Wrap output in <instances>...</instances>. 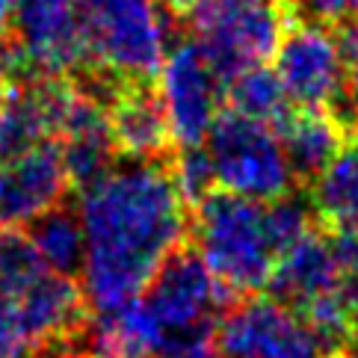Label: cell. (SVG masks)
<instances>
[{"instance_id": "obj_1", "label": "cell", "mask_w": 358, "mask_h": 358, "mask_svg": "<svg viewBox=\"0 0 358 358\" xmlns=\"http://www.w3.org/2000/svg\"><path fill=\"white\" fill-rule=\"evenodd\" d=\"M86 237L83 293L92 314H110L143 296L157 266L189 243V201L175 157H119L80 193Z\"/></svg>"}, {"instance_id": "obj_2", "label": "cell", "mask_w": 358, "mask_h": 358, "mask_svg": "<svg viewBox=\"0 0 358 358\" xmlns=\"http://www.w3.org/2000/svg\"><path fill=\"white\" fill-rule=\"evenodd\" d=\"M311 228V204L296 196L255 201L213 187L189 208L196 252L231 296H249L270 285L290 243Z\"/></svg>"}, {"instance_id": "obj_3", "label": "cell", "mask_w": 358, "mask_h": 358, "mask_svg": "<svg viewBox=\"0 0 358 358\" xmlns=\"http://www.w3.org/2000/svg\"><path fill=\"white\" fill-rule=\"evenodd\" d=\"M89 48L83 78L107 86L155 80L169 54V18L157 0H80Z\"/></svg>"}, {"instance_id": "obj_4", "label": "cell", "mask_w": 358, "mask_h": 358, "mask_svg": "<svg viewBox=\"0 0 358 358\" xmlns=\"http://www.w3.org/2000/svg\"><path fill=\"white\" fill-rule=\"evenodd\" d=\"M228 296L231 293L210 273L196 246L184 243L175 249L139 296L157 331V358L172 355L187 343L216 338Z\"/></svg>"}, {"instance_id": "obj_5", "label": "cell", "mask_w": 358, "mask_h": 358, "mask_svg": "<svg viewBox=\"0 0 358 358\" xmlns=\"http://www.w3.org/2000/svg\"><path fill=\"white\" fill-rule=\"evenodd\" d=\"M287 18V0H193L181 21H187L189 39L228 83L275 54Z\"/></svg>"}, {"instance_id": "obj_6", "label": "cell", "mask_w": 358, "mask_h": 358, "mask_svg": "<svg viewBox=\"0 0 358 358\" xmlns=\"http://www.w3.org/2000/svg\"><path fill=\"white\" fill-rule=\"evenodd\" d=\"M204 151L213 169V184L228 193L275 201L299 187L275 127L243 113L225 110L204 139Z\"/></svg>"}, {"instance_id": "obj_7", "label": "cell", "mask_w": 358, "mask_h": 358, "mask_svg": "<svg viewBox=\"0 0 358 358\" xmlns=\"http://www.w3.org/2000/svg\"><path fill=\"white\" fill-rule=\"evenodd\" d=\"M216 347L222 358H343L308 317L273 293H249L225 308Z\"/></svg>"}, {"instance_id": "obj_8", "label": "cell", "mask_w": 358, "mask_h": 358, "mask_svg": "<svg viewBox=\"0 0 358 358\" xmlns=\"http://www.w3.org/2000/svg\"><path fill=\"white\" fill-rule=\"evenodd\" d=\"M9 42L27 78H71L89 71L80 0H18Z\"/></svg>"}, {"instance_id": "obj_9", "label": "cell", "mask_w": 358, "mask_h": 358, "mask_svg": "<svg viewBox=\"0 0 358 358\" xmlns=\"http://www.w3.org/2000/svg\"><path fill=\"white\" fill-rule=\"evenodd\" d=\"M275 74L293 107L335 113L343 86V66L338 33H331V24L299 18L290 12L275 48Z\"/></svg>"}, {"instance_id": "obj_10", "label": "cell", "mask_w": 358, "mask_h": 358, "mask_svg": "<svg viewBox=\"0 0 358 358\" xmlns=\"http://www.w3.org/2000/svg\"><path fill=\"white\" fill-rule=\"evenodd\" d=\"M160 95L169 113L175 145H204L213 122L220 119L222 78L189 36L178 39V45L166 54L160 69Z\"/></svg>"}, {"instance_id": "obj_11", "label": "cell", "mask_w": 358, "mask_h": 358, "mask_svg": "<svg viewBox=\"0 0 358 358\" xmlns=\"http://www.w3.org/2000/svg\"><path fill=\"white\" fill-rule=\"evenodd\" d=\"M78 95L71 78H24L0 101V160L57 143Z\"/></svg>"}, {"instance_id": "obj_12", "label": "cell", "mask_w": 358, "mask_h": 358, "mask_svg": "<svg viewBox=\"0 0 358 358\" xmlns=\"http://www.w3.org/2000/svg\"><path fill=\"white\" fill-rule=\"evenodd\" d=\"M71 172L62 160L59 143L0 160V228L33 225L48 210L69 201Z\"/></svg>"}, {"instance_id": "obj_13", "label": "cell", "mask_w": 358, "mask_h": 358, "mask_svg": "<svg viewBox=\"0 0 358 358\" xmlns=\"http://www.w3.org/2000/svg\"><path fill=\"white\" fill-rule=\"evenodd\" d=\"M343 273H347V264L341 261L335 237L326 228L311 225L296 243H290L281 252L275 273L266 287H270L273 296L308 317L338 290Z\"/></svg>"}, {"instance_id": "obj_14", "label": "cell", "mask_w": 358, "mask_h": 358, "mask_svg": "<svg viewBox=\"0 0 358 358\" xmlns=\"http://www.w3.org/2000/svg\"><path fill=\"white\" fill-rule=\"evenodd\" d=\"M110 124L119 155L136 160H169L175 157V136L166 113L163 95L155 80L119 83L107 98Z\"/></svg>"}, {"instance_id": "obj_15", "label": "cell", "mask_w": 358, "mask_h": 358, "mask_svg": "<svg viewBox=\"0 0 358 358\" xmlns=\"http://www.w3.org/2000/svg\"><path fill=\"white\" fill-rule=\"evenodd\" d=\"M275 134L287 151L290 169L296 175L299 187L314 184L317 175L352 139V134L341 124V119L331 110H302V107H293L275 127Z\"/></svg>"}, {"instance_id": "obj_16", "label": "cell", "mask_w": 358, "mask_h": 358, "mask_svg": "<svg viewBox=\"0 0 358 358\" xmlns=\"http://www.w3.org/2000/svg\"><path fill=\"white\" fill-rule=\"evenodd\" d=\"M311 213L329 234H358V139L352 136L311 184Z\"/></svg>"}, {"instance_id": "obj_17", "label": "cell", "mask_w": 358, "mask_h": 358, "mask_svg": "<svg viewBox=\"0 0 358 358\" xmlns=\"http://www.w3.org/2000/svg\"><path fill=\"white\" fill-rule=\"evenodd\" d=\"M33 249L39 252L42 264L50 273L59 275H80L83 273V261H86V237H83V222H80V210L74 204H59V208L48 210L39 216L33 225H27Z\"/></svg>"}, {"instance_id": "obj_18", "label": "cell", "mask_w": 358, "mask_h": 358, "mask_svg": "<svg viewBox=\"0 0 358 358\" xmlns=\"http://www.w3.org/2000/svg\"><path fill=\"white\" fill-rule=\"evenodd\" d=\"M225 101L228 110L243 113L255 122H264L270 127H278L281 119L293 110L290 98L281 86L278 74L270 71L266 66H252L246 71H240L237 78L225 83Z\"/></svg>"}, {"instance_id": "obj_19", "label": "cell", "mask_w": 358, "mask_h": 358, "mask_svg": "<svg viewBox=\"0 0 358 358\" xmlns=\"http://www.w3.org/2000/svg\"><path fill=\"white\" fill-rule=\"evenodd\" d=\"M42 273H48V266L30 237L18 228H0V296L18 299Z\"/></svg>"}, {"instance_id": "obj_20", "label": "cell", "mask_w": 358, "mask_h": 358, "mask_svg": "<svg viewBox=\"0 0 358 358\" xmlns=\"http://www.w3.org/2000/svg\"><path fill=\"white\" fill-rule=\"evenodd\" d=\"M338 45H341L343 86H341V101L335 107V116L355 136L358 134V18L338 24Z\"/></svg>"}, {"instance_id": "obj_21", "label": "cell", "mask_w": 358, "mask_h": 358, "mask_svg": "<svg viewBox=\"0 0 358 358\" xmlns=\"http://www.w3.org/2000/svg\"><path fill=\"white\" fill-rule=\"evenodd\" d=\"M21 62L15 57V48H12L9 36L6 39H0V101L9 95V89L21 80Z\"/></svg>"}, {"instance_id": "obj_22", "label": "cell", "mask_w": 358, "mask_h": 358, "mask_svg": "<svg viewBox=\"0 0 358 358\" xmlns=\"http://www.w3.org/2000/svg\"><path fill=\"white\" fill-rule=\"evenodd\" d=\"M166 358H222L220 347H216V338H208V341H196V343H187V347L175 350L172 355Z\"/></svg>"}, {"instance_id": "obj_23", "label": "cell", "mask_w": 358, "mask_h": 358, "mask_svg": "<svg viewBox=\"0 0 358 358\" xmlns=\"http://www.w3.org/2000/svg\"><path fill=\"white\" fill-rule=\"evenodd\" d=\"M15 6H18V0H0V39H6V36H9Z\"/></svg>"}, {"instance_id": "obj_24", "label": "cell", "mask_w": 358, "mask_h": 358, "mask_svg": "<svg viewBox=\"0 0 358 358\" xmlns=\"http://www.w3.org/2000/svg\"><path fill=\"white\" fill-rule=\"evenodd\" d=\"M39 358H95V355H89V352L80 350V347H59V350H48V352H42Z\"/></svg>"}, {"instance_id": "obj_25", "label": "cell", "mask_w": 358, "mask_h": 358, "mask_svg": "<svg viewBox=\"0 0 358 358\" xmlns=\"http://www.w3.org/2000/svg\"><path fill=\"white\" fill-rule=\"evenodd\" d=\"M157 3L169 9L172 15H175V21H181V18L187 15V9L193 6V0H157Z\"/></svg>"}, {"instance_id": "obj_26", "label": "cell", "mask_w": 358, "mask_h": 358, "mask_svg": "<svg viewBox=\"0 0 358 358\" xmlns=\"http://www.w3.org/2000/svg\"><path fill=\"white\" fill-rule=\"evenodd\" d=\"M347 358H358V347H355L352 352H347Z\"/></svg>"}, {"instance_id": "obj_27", "label": "cell", "mask_w": 358, "mask_h": 358, "mask_svg": "<svg viewBox=\"0 0 358 358\" xmlns=\"http://www.w3.org/2000/svg\"><path fill=\"white\" fill-rule=\"evenodd\" d=\"M343 358H347V355H343Z\"/></svg>"}]
</instances>
